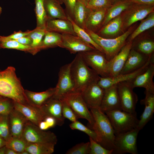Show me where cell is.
Segmentation results:
<instances>
[{"label":"cell","instance_id":"cell-1","mask_svg":"<svg viewBox=\"0 0 154 154\" xmlns=\"http://www.w3.org/2000/svg\"><path fill=\"white\" fill-rule=\"evenodd\" d=\"M24 90L16 76L14 67L9 66L0 71V96L22 104H30Z\"/></svg>","mask_w":154,"mask_h":154},{"label":"cell","instance_id":"cell-2","mask_svg":"<svg viewBox=\"0 0 154 154\" xmlns=\"http://www.w3.org/2000/svg\"><path fill=\"white\" fill-rule=\"evenodd\" d=\"M70 72L74 85L72 92L80 93L88 85L97 82L100 76L87 65L79 53L71 62Z\"/></svg>","mask_w":154,"mask_h":154},{"label":"cell","instance_id":"cell-3","mask_svg":"<svg viewBox=\"0 0 154 154\" xmlns=\"http://www.w3.org/2000/svg\"><path fill=\"white\" fill-rule=\"evenodd\" d=\"M90 109L94 121L91 129L97 134L98 143L105 148L113 149L116 135L108 117L100 108Z\"/></svg>","mask_w":154,"mask_h":154},{"label":"cell","instance_id":"cell-4","mask_svg":"<svg viewBox=\"0 0 154 154\" xmlns=\"http://www.w3.org/2000/svg\"><path fill=\"white\" fill-rule=\"evenodd\" d=\"M84 29L93 40L102 48L108 61L119 52L126 43V39L132 32V29H129L115 38H109L102 37L93 31Z\"/></svg>","mask_w":154,"mask_h":154},{"label":"cell","instance_id":"cell-5","mask_svg":"<svg viewBox=\"0 0 154 154\" xmlns=\"http://www.w3.org/2000/svg\"><path fill=\"white\" fill-rule=\"evenodd\" d=\"M110 119L115 135L131 131L137 127L139 120L136 112L131 113L115 110L105 113Z\"/></svg>","mask_w":154,"mask_h":154},{"label":"cell","instance_id":"cell-6","mask_svg":"<svg viewBox=\"0 0 154 154\" xmlns=\"http://www.w3.org/2000/svg\"><path fill=\"white\" fill-rule=\"evenodd\" d=\"M139 131L136 127L116 135L112 154H137V139Z\"/></svg>","mask_w":154,"mask_h":154},{"label":"cell","instance_id":"cell-7","mask_svg":"<svg viewBox=\"0 0 154 154\" xmlns=\"http://www.w3.org/2000/svg\"><path fill=\"white\" fill-rule=\"evenodd\" d=\"M21 137L28 143H47L55 145L57 142V137L54 133L41 130L29 121L25 125Z\"/></svg>","mask_w":154,"mask_h":154},{"label":"cell","instance_id":"cell-8","mask_svg":"<svg viewBox=\"0 0 154 154\" xmlns=\"http://www.w3.org/2000/svg\"><path fill=\"white\" fill-rule=\"evenodd\" d=\"M60 99L71 107L78 118L86 119L91 127L93 125L94 122L93 117L80 93L72 92L64 95Z\"/></svg>","mask_w":154,"mask_h":154},{"label":"cell","instance_id":"cell-9","mask_svg":"<svg viewBox=\"0 0 154 154\" xmlns=\"http://www.w3.org/2000/svg\"><path fill=\"white\" fill-rule=\"evenodd\" d=\"M79 53L87 65L98 75L102 77H108L107 68L108 61L104 52L95 49Z\"/></svg>","mask_w":154,"mask_h":154},{"label":"cell","instance_id":"cell-10","mask_svg":"<svg viewBox=\"0 0 154 154\" xmlns=\"http://www.w3.org/2000/svg\"><path fill=\"white\" fill-rule=\"evenodd\" d=\"M117 84L122 110L131 113H136L138 98L133 89L127 82H121Z\"/></svg>","mask_w":154,"mask_h":154},{"label":"cell","instance_id":"cell-11","mask_svg":"<svg viewBox=\"0 0 154 154\" xmlns=\"http://www.w3.org/2000/svg\"><path fill=\"white\" fill-rule=\"evenodd\" d=\"M154 6L132 3L126 11L124 17H122V28L127 27L133 23L141 20L149 14L154 12Z\"/></svg>","mask_w":154,"mask_h":154},{"label":"cell","instance_id":"cell-12","mask_svg":"<svg viewBox=\"0 0 154 154\" xmlns=\"http://www.w3.org/2000/svg\"><path fill=\"white\" fill-rule=\"evenodd\" d=\"M71 62L62 66L58 74V80L55 87L53 96L60 99L64 95L73 91L74 85L70 72Z\"/></svg>","mask_w":154,"mask_h":154},{"label":"cell","instance_id":"cell-13","mask_svg":"<svg viewBox=\"0 0 154 154\" xmlns=\"http://www.w3.org/2000/svg\"><path fill=\"white\" fill-rule=\"evenodd\" d=\"M132 45V42L126 43L118 54L108 61L107 68L108 77H115L119 74L131 48Z\"/></svg>","mask_w":154,"mask_h":154},{"label":"cell","instance_id":"cell-14","mask_svg":"<svg viewBox=\"0 0 154 154\" xmlns=\"http://www.w3.org/2000/svg\"><path fill=\"white\" fill-rule=\"evenodd\" d=\"M61 34L62 42L59 47L66 49L71 54H75L96 49L76 35L68 34Z\"/></svg>","mask_w":154,"mask_h":154},{"label":"cell","instance_id":"cell-15","mask_svg":"<svg viewBox=\"0 0 154 154\" xmlns=\"http://www.w3.org/2000/svg\"><path fill=\"white\" fill-rule=\"evenodd\" d=\"M153 61H154V56H152L143 66L133 72L119 74L113 77H103L100 76L97 84L100 87L105 90L119 82L129 81L145 71Z\"/></svg>","mask_w":154,"mask_h":154},{"label":"cell","instance_id":"cell-16","mask_svg":"<svg viewBox=\"0 0 154 154\" xmlns=\"http://www.w3.org/2000/svg\"><path fill=\"white\" fill-rule=\"evenodd\" d=\"M104 91L96 82L88 85L81 94L88 108H100Z\"/></svg>","mask_w":154,"mask_h":154},{"label":"cell","instance_id":"cell-17","mask_svg":"<svg viewBox=\"0 0 154 154\" xmlns=\"http://www.w3.org/2000/svg\"><path fill=\"white\" fill-rule=\"evenodd\" d=\"M154 61H153L145 71L127 82L133 89L143 88L145 90L154 92Z\"/></svg>","mask_w":154,"mask_h":154},{"label":"cell","instance_id":"cell-18","mask_svg":"<svg viewBox=\"0 0 154 154\" xmlns=\"http://www.w3.org/2000/svg\"><path fill=\"white\" fill-rule=\"evenodd\" d=\"M100 109L104 113L113 110H122L117 84L104 90Z\"/></svg>","mask_w":154,"mask_h":154},{"label":"cell","instance_id":"cell-19","mask_svg":"<svg viewBox=\"0 0 154 154\" xmlns=\"http://www.w3.org/2000/svg\"><path fill=\"white\" fill-rule=\"evenodd\" d=\"M62 101L53 96L47 101L40 108L44 114L52 117L56 120L58 125L64 123V118L62 113Z\"/></svg>","mask_w":154,"mask_h":154},{"label":"cell","instance_id":"cell-20","mask_svg":"<svg viewBox=\"0 0 154 154\" xmlns=\"http://www.w3.org/2000/svg\"><path fill=\"white\" fill-rule=\"evenodd\" d=\"M153 55L149 56L131 48L119 74L128 73L136 70L143 66Z\"/></svg>","mask_w":154,"mask_h":154},{"label":"cell","instance_id":"cell-21","mask_svg":"<svg viewBox=\"0 0 154 154\" xmlns=\"http://www.w3.org/2000/svg\"><path fill=\"white\" fill-rule=\"evenodd\" d=\"M145 98L140 101L141 104L145 106V108L137 127L139 130L152 119L154 113V92L145 90Z\"/></svg>","mask_w":154,"mask_h":154},{"label":"cell","instance_id":"cell-22","mask_svg":"<svg viewBox=\"0 0 154 154\" xmlns=\"http://www.w3.org/2000/svg\"><path fill=\"white\" fill-rule=\"evenodd\" d=\"M14 108L21 113L29 121L38 126L45 115L40 108L30 104L24 105L14 101Z\"/></svg>","mask_w":154,"mask_h":154},{"label":"cell","instance_id":"cell-23","mask_svg":"<svg viewBox=\"0 0 154 154\" xmlns=\"http://www.w3.org/2000/svg\"><path fill=\"white\" fill-rule=\"evenodd\" d=\"M8 116L11 136L21 137L25 125L29 121L21 113L14 108Z\"/></svg>","mask_w":154,"mask_h":154},{"label":"cell","instance_id":"cell-24","mask_svg":"<svg viewBox=\"0 0 154 154\" xmlns=\"http://www.w3.org/2000/svg\"><path fill=\"white\" fill-rule=\"evenodd\" d=\"M46 31L60 33L76 35L72 22L68 19H48L45 26Z\"/></svg>","mask_w":154,"mask_h":154},{"label":"cell","instance_id":"cell-25","mask_svg":"<svg viewBox=\"0 0 154 154\" xmlns=\"http://www.w3.org/2000/svg\"><path fill=\"white\" fill-rule=\"evenodd\" d=\"M25 96L29 104L40 108L47 101L52 97L55 92V88L48 89L45 91L36 92L25 90Z\"/></svg>","mask_w":154,"mask_h":154},{"label":"cell","instance_id":"cell-26","mask_svg":"<svg viewBox=\"0 0 154 154\" xmlns=\"http://www.w3.org/2000/svg\"><path fill=\"white\" fill-rule=\"evenodd\" d=\"M107 9L91 10L86 22L84 29L89 30L96 33L97 31L98 32L102 27Z\"/></svg>","mask_w":154,"mask_h":154},{"label":"cell","instance_id":"cell-27","mask_svg":"<svg viewBox=\"0 0 154 154\" xmlns=\"http://www.w3.org/2000/svg\"><path fill=\"white\" fill-rule=\"evenodd\" d=\"M44 6L47 20L68 19L65 10L58 0H44Z\"/></svg>","mask_w":154,"mask_h":154},{"label":"cell","instance_id":"cell-28","mask_svg":"<svg viewBox=\"0 0 154 154\" xmlns=\"http://www.w3.org/2000/svg\"><path fill=\"white\" fill-rule=\"evenodd\" d=\"M123 24L122 16L120 15L112 19L102 27L96 33L105 38L109 36L116 35L122 28Z\"/></svg>","mask_w":154,"mask_h":154},{"label":"cell","instance_id":"cell-29","mask_svg":"<svg viewBox=\"0 0 154 154\" xmlns=\"http://www.w3.org/2000/svg\"><path fill=\"white\" fill-rule=\"evenodd\" d=\"M91 10L80 1L77 0L74 10L72 20L77 25L84 29L86 22Z\"/></svg>","mask_w":154,"mask_h":154},{"label":"cell","instance_id":"cell-30","mask_svg":"<svg viewBox=\"0 0 154 154\" xmlns=\"http://www.w3.org/2000/svg\"><path fill=\"white\" fill-rule=\"evenodd\" d=\"M128 0H123L113 4L107 10L102 27L113 19L121 15L132 4Z\"/></svg>","mask_w":154,"mask_h":154},{"label":"cell","instance_id":"cell-31","mask_svg":"<svg viewBox=\"0 0 154 154\" xmlns=\"http://www.w3.org/2000/svg\"><path fill=\"white\" fill-rule=\"evenodd\" d=\"M62 39L61 34L46 30L37 48V52L42 50L59 47L62 42Z\"/></svg>","mask_w":154,"mask_h":154},{"label":"cell","instance_id":"cell-32","mask_svg":"<svg viewBox=\"0 0 154 154\" xmlns=\"http://www.w3.org/2000/svg\"><path fill=\"white\" fill-rule=\"evenodd\" d=\"M55 145L50 143H27L25 150L29 154H51L54 152Z\"/></svg>","mask_w":154,"mask_h":154},{"label":"cell","instance_id":"cell-33","mask_svg":"<svg viewBox=\"0 0 154 154\" xmlns=\"http://www.w3.org/2000/svg\"><path fill=\"white\" fill-rule=\"evenodd\" d=\"M45 28L36 27L31 30L27 36L31 38L32 43L31 45L32 48L31 54L33 55L37 53V48L39 46L45 34Z\"/></svg>","mask_w":154,"mask_h":154},{"label":"cell","instance_id":"cell-34","mask_svg":"<svg viewBox=\"0 0 154 154\" xmlns=\"http://www.w3.org/2000/svg\"><path fill=\"white\" fill-rule=\"evenodd\" d=\"M131 49L150 56L153 55L154 42L150 39H143L138 41L134 45H132Z\"/></svg>","mask_w":154,"mask_h":154},{"label":"cell","instance_id":"cell-35","mask_svg":"<svg viewBox=\"0 0 154 154\" xmlns=\"http://www.w3.org/2000/svg\"><path fill=\"white\" fill-rule=\"evenodd\" d=\"M35 2L36 27L45 28V24L47 19L44 8V0H35Z\"/></svg>","mask_w":154,"mask_h":154},{"label":"cell","instance_id":"cell-36","mask_svg":"<svg viewBox=\"0 0 154 154\" xmlns=\"http://www.w3.org/2000/svg\"><path fill=\"white\" fill-rule=\"evenodd\" d=\"M0 46L1 48L14 49L31 53L32 50L30 46L22 44L15 40L3 38L1 36H0Z\"/></svg>","mask_w":154,"mask_h":154},{"label":"cell","instance_id":"cell-37","mask_svg":"<svg viewBox=\"0 0 154 154\" xmlns=\"http://www.w3.org/2000/svg\"><path fill=\"white\" fill-rule=\"evenodd\" d=\"M147 17L146 19L142 21L139 26L131 34L129 41L132 42L139 34L154 27V12L150 13Z\"/></svg>","mask_w":154,"mask_h":154},{"label":"cell","instance_id":"cell-38","mask_svg":"<svg viewBox=\"0 0 154 154\" xmlns=\"http://www.w3.org/2000/svg\"><path fill=\"white\" fill-rule=\"evenodd\" d=\"M67 19L72 22L74 32L76 35L86 42L92 45L96 49L104 53L102 48L93 40L84 29L82 28L77 25L72 19L70 17H67Z\"/></svg>","mask_w":154,"mask_h":154},{"label":"cell","instance_id":"cell-39","mask_svg":"<svg viewBox=\"0 0 154 154\" xmlns=\"http://www.w3.org/2000/svg\"><path fill=\"white\" fill-rule=\"evenodd\" d=\"M27 143L22 137H11L6 142V146L10 148L18 154L20 153L25 150Z\"/></svg>","mask_w":154,"mask_h":154},{"label":"cell","instance_id":"cell-40","mask_svg":"<svg viewBox=\"0 0 154 154\" xmlns=\"http://www.w3.org/2000/svg\"><path fill=\"white\" fill-rule=\"evenodd\" d=\"M0 136L6 142L12 137L8 115L0 114Z\"/></svg>","mask_w":154,"mask_h":154},{"label":"cell","instance_id":"cell-41","mask_svg":"<svg viewBox=\"0 0 154 154\" xmlns=\"http://www.w3.org/2000/svg\"><path fill=\"white\" fill-rule=\"evenodd\" d=\"M69 126L72 129L77 130L84 132L88 135L89 137L98 142V137L95 131L90 128L86 126L78 120L72 122L69 125Z\"/></svg>","mask_w":154,"mask_h":154},{"label":"cell","instance_id":"cell-42","mask_svg":"<svg viewBox=\"0 0 154 154\" xmlns=\"http://www.w3.org/2000/svg\"><path fill=\"white\" fill-rule=\"evenodd\" d=\"M14 108L13 100L0 96V114L9 115Z\"/></svg>","mask_w":154,"mask_h":154},{"label":"cell","instance_id":"cell-43","mask_svg":"<svg viewBox=\"0 0 154 154\" xmlns=\"http://www.w3.org/2000/svg\"><path fill=\"white\" fill-rule=\"evenodd\" d=\"M90 151L89 154H112L113 149L105 148L99 143L89 137Z\"/></svg>","mask_w":154,"mask_h":154},{"label":"cell","instance_id":"cell-44","mask_svg":"<svg viewBox=\"0 0 154 154\" xmlns=\"http://www.w3.org/2000/svg\"><path fill=\"white\" fill-rule=\"evenodd\" d=\"M90 151V142L81 143L76 144L68 149L66 154H89Z\"/></svg>","mask_w":154,"mask_h":154},{"label":"cell","instance_id":"cell-45","mask_svg":"<svg viewBox=\"0 0 154 154\" xmlns=\"http://www.w3.org/2000/svg\"><path fill=\"white\" fill-rule=\"evenodd\" d=\"M112 4L110 0H89L87 6L91 10L108 9Z\"/></svg>","mask_w":154,"mask_h":154},{"label":"cell","instance_id":"cell-46","mask_svg":"<svg viewBox=\"0 0 154 154\" xmlns=\"http://www.w3.org/2000/svg\"><path fill=\"white\" fill-rule=\"evenodd\" d=\"M57 125H58L57 121L54 118L50 116H45L38 126L41 130L46 131Z\"/></svg>","mask_w":154,"mask_h":154},{"label":"cell","instance_id":"cell-47","mask_svg":"<svg viewBox=\"0 0 154 154\" xmlns=\"http://www.w3.org/2000/svg\"><path fill=\"white\" fill-rule=\"evenodd\" d=\"M62 100V113L63 117L72 122L77 120L78 118L72 109L64 101Z\"/></svg>","mask_w":154,"mask_h":154},{"label":"cell","instance_id":"cell-48","mask_svg":"<svg viewBox=\"0 0 154 154\" xmlns=\"http://www.w3.org/2000/svg\"><path fill=\"white\" fill-rule=\"evenodd\" d=\"M65 5V10L67 17L73 19L74 8L77 0H62Z\"/></svg>","mask_w":154,"mask_h":154},{"label":"cell","instance_id":"cell-49","mask_svg":"<svg viewBox=\"0 0 154 154\" xmlns=\"http://www.w3.org/2000/svg\"><path fill=\"white\" fill-rule=\"evenodd\" d=\"M31 30H28L25 32H23L21 31H14L11 34L7 36H2L4 39L16 40L22 37L28 35L31 32Z\"/></svg>","mask_w":154,"mask_h":154},{"label":"cell","instance_id":"cell-50","mask_svg":"<svg viewBox=\"0 0 154 154\" xmlns=\"http://www.w3.org/2000/svg\"><path fill=\"white\" fill-rule=\"evenodd\" d=\"M132 3L139 5H154V0H128Z\"/></svg>","mask_w":154,"mask_h":154},{"label":"cell","instance_id":"cell-51","mask_svg":"<svg viewBox=\"0 0 154 154\" xmlns=\"http://www.w3.org/2000/svg\"><path fill=\"white\" fill-rule=\"evenodd\" d=\"M15 40L22 44L30 46L32 43L31 39L27 35Z\"/></svg>","mask_w":154,"mask_h":154},{"label":"cell","instance_id":"cell-52","mask_svg":"<svg viewBox=\"0 0 154 154\" xmlns=\"http://www.w3.org/2000/svg\"><path fill=\"white\" fill-rule=\"evenodd\" d=\"M5 154H18L13 149L6 147Z\"/></svg>","mask_w":154,"mask_h":154},{"label":"cell","instance_id":"cell-53","mask_svg":"<svg viewBox=\"0 0 154 154\" xmlns=\"http://www.w3.org/2000/svg\"><path fill=\"white\" fill-rule=\"evenodd\" d=\"M6 141L0 136V148L5 146Z\"/></svg>","mask_w":154,"mask_h":154},{"label":"cell","instance_id":"cell-54","mask_svg":"<svg viewBox=\"0 0 154 154\" xmlns=\"http://www.w3.org/2000/svg\"><path fill=\"white\" fill-rule=\"evenodd\" d=\"M6 148V146L0 148V154H5Z\"/></svg>","mask_w":154,"mask_h":154},{"label":"cell","instance_id":"cell-55","mask_svg":"<svg viewBox=\"0 0 154 154\" xmlns=\"http://www.w3.org/2000/svg\"><path fill=\"white\" fill-rule=\"evenodd\" d=\"M85 5L87 6L88 2L89 0H79Z\"/></svg>","mask_w":154,"mask_h":154},{"label":"cell","instance_id":"cell-56","mask_svg":"<svg viewBox=\"0 0 154 154\" xmlns=\"http://www.w3.org/2000/svg\"><path fill=\"white\" fill-rule=\"evenodd\" d=\"M110 0L113 5V4L117 2L118 1H122L123 0Z\"/></svg>","mask_w":154,"mask_h":154},{"label":"cell","instance_id":"cell-57","mask_svg":"<svg viewBox=\"0 0 154 154\" xmlns=\"http://www.w3.org/2000/svg\"><path fill=\"white\" fill-rule=\"evenodd\" d=\"M20 154H29V153L27 151L25 150L22 152Z\"/></svg>","mask_w":154,"mask_h":154},{"label":"cell","instance_id":"cell-58","mask_svg":"<svg viewBox=\"0 0 154 154\" xmlns=\"http://www.w3.org/2000/svg\"><path fill=\"white\" fill-rule=\"evenodd\" d=\"M2 11V9L1 7L0 6V15H1Z\"/></svg>","mask_w":154,"mask_h":154},{"label":"cell","instance_id":"cell-59","mask_svg":"<svg viewBox=\"0 0 154 154\" xmlns=\"http://www.w3.org/2000/svg\"><path fill=\"white\" fill-rule=\"evenodd\" d=\"M60 2L61 4H62L63 3L62 0H58Z\"/></svg>","mask_w":154,"mask_h":154},{"label":"cell","instance_id":"cell-60","mask_svg":"<svg viewBox=\"0 0 154 154\" xmlns=\"http://www.w3.org/2000/svg\"><path fill=\"white\" fill-rule=\"evenodd\" d=\"M0 48H1V47H0Z\"/></svg>","mask_w":154,"mask_h":154}]
</instances>
